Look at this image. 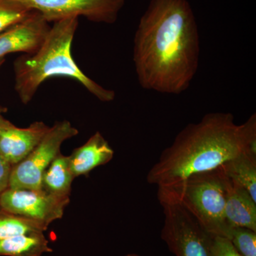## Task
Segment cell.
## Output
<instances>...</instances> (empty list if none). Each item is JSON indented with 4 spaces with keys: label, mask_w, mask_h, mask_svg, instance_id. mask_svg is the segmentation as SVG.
<instances>
[{
    "label": "cell",
    "mask_w": 256,
    "mask_h": 256,
    "mask_svg": "<svg viewBox=\"0 0 256 256\" xmlns=\"http://www.w3.org/2000/svg\"><path fill=\"white\" fill-rule=\"evenodd\" d=\"M210 256H242L228 238L220 236H212Z\"/></svg>",
    "instance_id": "cell-19"
},
{
    "label": "cell",
    "mask_w": 256,
    "mask_h": 256,
    "mask_svg": "<svg viewBox=\"0 0 256 256\" xmlns=\"http://www.w3.org/2000/svg\"><path fill=\"white\" fill-rule=\"evenodd\" d=\"M228 238L242 256H256V232L244 227H232Z\"/></svg>",
    "instance_id": "cell-18"
},
{
    "label": "cell",
    "mask_w": 256,
    "mask_h": 256,
    "mask_svg": "<svg viewBox=\"0 0 256 256\" xmlns=\"http://www.w3.org/2000/svg\"><path fill=\"white\" fill-rule=\"evenodd\" d=\"M32 11L12 0H0V33L22 21Z\"/></svg>",
    "instance_id": "cell-17"
},
{
    "label": "cell",
    "mask_w": 256,
    "mask_h": 256,
    "mask_svg": "<svg viewBox=\"0 0 256 256\" xmlns=\"http://www.w3.org/2000/svg\"><path fill=\"white\" fill-rule=\"evenodd\" d=\"M4 58H0V67H1L2 66V64H4ZM6 111H8L6 108L2 107V106H0V116H2V114L6 112Z\"/></svg>",
    "instance_id": "cell-21"
},
{
    "label": "cell",
    "mask_w": 256,
    "mask_h": 256,
    "mask_svg": "<svg viewBox=\"0 0 256 256\" xmlns=\"http://www.w3.org/2000/svg\"><path fill=\"white\" fill-rule=\"evenodd\" d=\"M50 28V22L33 10L22 21L0 33V58L18 52L34 54L46 40Z\"/></svg>",
    "instance_id": "cell-9"
},
{
    "label": "cell",
    "mask_w": 256,
    "mask_h": 256,
    "mask_svg": "<svg viewBox=\"0 0 256 256\" xmlns=\"http://www.w3.org/2000/svg\"><path fill=\"white\" fill-rule=\"evenodd\" d=\"M12 165L0 154V194L9 188Z\"/></svg>",
    "instance_id": "cell-20"
},
{
    "label": "cell",
    "mask_w": 256,
    "mask_h": 256,
    "mask_svg": "<svg viewBox=\"0 0 256 256\" xmlns=\"http://www.w3.org/2000/svg\"><path fill=\"white\" fill-rule=\"evenodd\" d=\"M256 151V114L244 124L230 112H210L190 124L165 148L146 175L158 188L168 186L196 173L216 169L246 150Z\"/></svg>",
    "instance_id": "cell-2"
},
{
    "label": "cell",
    "mask_w": 256,
    "mask_h": 256,
    "mask_svg": "<svg viewBox=\"0 0 256 256\" xmlns=\"http://www.w3.org/2000/svg\"><path fill=\"white\" fill-rule=\"evenodd\" d=\"M74 178L69 165L68 156L60 152L44 172L41 190L54 196L70 197Z\"/></svg>",
    "instance_id": "cell-13"
},
{
    "label": "cell",
    "mask_w": 256,
    "mask_h": 256,
    "mask_svg": "<svg viewBox=\"0 0 256 256\" xmlns=\"http://www.w3.org/2000/svg\"><path fill=\"white\" fill-rule=\"evenodd\" d=\"M38 12L48 22L84 16L98 23L114 24L124 0H12Z\"/></svg>",
    "instance_id": "cell-7"
},
{
    "label": "cell",
    "mask_w": 256,
    "mask_h": 256,
    "mask_svg": "<svg viewBox=\"0 0 256 256\" xmlns=\"http://www.w3.org/2000/svg\"><path fill=\"white\" fill-rule=\"evenodd\" d=\"M0 210H1V208H0Z\"/></svg>",
    "instance_id": "cell-23"
},
{
    "label": "cell",
    "mask_w": 256,
    "mask_h": 256,
    "mask_svg": "<svg viewBox=\"0 0 256 256\" xmlns=\"http://www.w3.org/2000/svg\"><path fill=\"white\" fill-rule=\"evenodd\" d=\"M50 128L42 121L28 128H18L0 116V154L12 166L18 164L33 150Z\"/></svg>",
    "instance_id": "cell-10"
},
{
    "label": "cell",
    "mask_w": 256,
    "mask_h": 256,
    "mask_svg": "<svg viewBox=\"0 0 256 256\" xmlns=\"http://www.w3.org/2000/svg\"><path fill=\"white\" fill-rule=\"evenodd\" d=\"M52 252L42 232L21 234L0 240V256H42Z\"/></svg>",
    "instance_id": "cell-15"
},
{
    "label": "cell",
    "mask_w": 256,
    "mask_h": 256,
    "mask_svg": "<svg viewBox=\"0 0 256 256\" xmlns=\"http://www.w3.org/2000/svg\"><path fill=\"white\" fill-rule=\"evenodd\" d=\"M224 216L230 228L244 227L256 232V201L247 190L233 182L226 202Z\"/></svg>",
    "instance_id": "cell-12"
},
{
    "label": "cell",
    "mask_w": 256,
    "mask_h": 256,
    "mask_svg": "<svg viewBox=\"0 0 256 256\" xmlns=\"http://www.w3.org/2000/svg\"><path fill=\"white\" fill-rule=\"evenodd\" d=\"M163 208L161 238L176 256H210L212 236L176 202L158 200Z\"/></svg>",
    "instance_id": "cell-6"
},
{
    "label": "cell",
    "mask_w": 256,
    "mask_h": 256,
    "mask_svg": "<svg viewBox=\"0 0 256 256\" xmlns=\"http://www.w3.org/2000/svg\"><path fill=\"white\" fill-rule=\"evenodd\" d=\"M124 256H140L138 255V254H127V255H126Z\"/></svg>",
    "instance_id": "cell-22"
},
{
    "label": "cell",
    "mask_w": 256,
    "mask_h": 256,
    "mask_svg": "<svg viewBox=\"0 0 256 256\" xmlns=\"http://www.w3.org/2000/svg\"><path fill=\"white\" fill-rule=\"evenodd\" d=\"M78 18H67L54 22L46 40L37 52L14 60L15 90L24 104L31 102L38 88L50 77H68L80 82L102 102H112L116 92L101 86L87 76L76 63L72 47Z\"/></svg>",
    "instance_id": "cell-3"
},
{
    "label": "cell",
    "mask_w": 256,
    "mask_h": 256,
    "mask_svg": "<svg viewBox=\"0 0 256 256\" xmlns=\"http://www.w3.org/2000/svg\"><path fill=\"white\" fill-rule=\"evenodd\" d=\"M198 26L188 0H151L133 42V62L142 88L186 92L200 64Z\"/></svg>",
    "instance_id": "cell-1"
},
{
    "label": "cell",
    "mask_w": 256,
    "mask_h": 256,
    "mask_svg": "<svg viewBox=\"0 0 256 256\" xmlns=\"http://www.w3.org/2000/svg\"><path fill=\"white\" fill-rule=\"evenodd\" d=\"M78 134L69 121L56 122L31 152L13 165L8 188L41 190L44 172L60 152L62 143Z\"/></svg>",
    "instance_id": "cell-5"
},
{
    "label": "cell",
    "mask_w": 256,
    "mask_h": 256,
    "mask_svg": "<svg viewBox=\"0 0 256 256\" xmlns=\"http://www.w3.org/2000/svg\"><path fill=\"white\" fill-rule=\"evenodd\" d=\"M70 197L54 196L42 190L8 188L0 194V208L40 222L48 228L63 217Z\"/></svg>",
    "instance_id": "cell-8"
},
{
    "label": "cell",
    "mask_w": 256,
    "mask_h": 256,
    "mask_svg": "<svg viewBox=\"0 0 256 256\" xmlns=\"http://www.w3.org/2000/svg\"><path fill=\"white\" fill-rule=\"evenodd\" d=\"M114 154L110 144L97 131L85 144L74 150L68 156L70 171L75 178L86 175L98 166L110 162Z\"/></svg>",
    "instance_id": "cell-11"
},
{
    "label": "cell",
    "mask_w": 256,
    "mask_h": 256,
    "mask_svg": "<svg viewBox=\"0 0 256 256\" xmlns=\"http://www.w3.org/2000/svg\"><path fill=\"white\" fill-rule=\"evenodd\" d=\"M232 183L220 165L158 188V198L180 204L207 233L228 238L232 228L226 222L224 210Z\"/></svg>",
    "instance_id": "cell-4"
},
{
    "label": "cell",
    "mask_w": 256,
    "mask_h": 256,
    "mask_svg": "<svg viewBox=\"0 0 256 256\" xmlns=\"http://www.w3.org/2000/svg\"><path fill=\"white\" fill-rule=\"evenodd\" d=\"M222 166L228 178L247 190L256 201V151L242 152Z\"/></svg>",
    "instance_id": "cell-14"
},
{
    "label": "cell",
    "mask_w": 256,
    "mask_h": 256,
    "mask_svg": "<svg viewBox=\"0 0 256 256\" xmlns=\"http://www.w3.org/2000/svg\"><path fill=\"white\" fill-rule=\"evenodd\" d=\"M47 228L36 220L0 210V240L21 234L44 233Z\"/></svg>",
    "instance_id": "cell-16"
}]
</instances>
